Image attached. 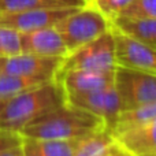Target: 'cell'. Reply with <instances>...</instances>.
I'll use <instances>...</instances> for the list:
<instances>
[{
  "instance_id": "cell-1",
  "label": "cell",
  "mask_w": 156,
  "mask_h": 156,
  "mask_svg": "<svg viewBox=\"0 0 156 156\" xmlns=\"http://www.w3.org/2000/svg\"><path fill=\"white\" fill-rule=\"evenodd\" d=\"M104 127V122L99 116L65 103L30 122L21 136L34 140L80 138Z\"/></svg>"
},
{
  "instance_id": "cell-2",
  "label": "cell",
  "mask_w": 156,
  "mask_h": 156,
  "mask_svg": "<svg viewBox=\"0 0 156 156\" xmlns=\"http://www.w3.org/2000/svg\"><path fill=\"white\" fill-rule=\"evenodd\" d=\"M66 103V96L56 78L7 100L0 114V130L18 133L43 114Z\"/></svg>"
},
{
  "instance_id": "cell-3",
  "label": "cell",
  "mask_w": 156,
  "mask_h": 156,
  "mask_svg": "<svg viewBox=\"0 0 156 156\" xmlns=\"http://www.w3.org/2000/svg\"><path fill=\"white\" fill-rule=\"evenodd\" d=\"M110 27L111 21L88 2L63 18L55 29L59 32L67 52H73L81 45L108 32Z\"/></svg>"
},
{
  "instance_id": "cell-4",
  "label": "cell",
  "mask_w": 156,
  "mask_h": 156,
  "mask_svg": "<svg viewBox=\"0 0 156 156\" xmlns=\"http://www.w3.org/2000/svg\"><path fill=\"white\" fill-rule=\"evenodd\" d=\"M115 67V44L110 27L108 32L69 52L62 59L56 77L73 70L114 71Z\"/></svg>"
},
{
  "instance_id": "cell-5",
  "label": "cell",
  "mask_w": 156,
  "mask_h": 156,
  "mask_svg": "<svg viewBox=\"0 0 156 156\" xmlns=\"http://www.w3.org/2000/svg\"><path fill=\"white\" fill-rule=\"evenodd\" d=\"M114 86L121 100V111L156 101V74L116 66Z\"/></svg>"
},
{
  "instance_id": "cell-6",
  "label": "cell",
  "mask_w": 156,
  "mask_h": 156,
  "mask_svg": "<svg viewBox=\"0 0 156 156\" xmlns=\"http://www.w3.org/2000/svg\"><path fill=\"white\" fill-rule=\"evenodd\" d=\"M118 67L156 74V47L144 44L111 26Z\"/></svg>"
},
{
  "instance_id": "cell-7",
  "label": "cell",
  "mask_w": 156,
  "mask_h": 156,
  "mask_svg": "<svg viewBox=\"0 0 156 156\" xmlns=\"http://www.w3.org/2000/svg\"><path fill=\"white\" fill-rule=\"evenodd\" d=\"M66 103L99 116L104 122L105 127L110 130L112 129L121 112V100L114 85L97 89L89 93L66 97Z\"/></svg>"
},
{
  "instance_id": "cell-8",
  "label": "cell",
  "mask_w": 156,
  "mask_h": 156,
  "mask_svg": "<svg viewBox=\"0 0 156 156\" xmlns=\"http://www.w3.org/2000/svg\"><path fill=\"white\" fill-rule=\"evenodd\" d=\"M62 59L63 58L18 52L15 55L0 58V73L54 80L56 78Z\"/></svg>"
},
{
  "instance_id": "cell-9",
  "label": "cell",
  "mask_w": 156,
  "mask_h": 156,
  "mask_svg": "<svg viewBox=\"0 0 156 156\" xmlns=\"http://www.w3.org/2000/svg\"><path fill=\"white\" fill-rule=\"evenodd\" d=\"M76 8H40V10L21 11V12L0 14V26L10 27L18 33L52 27L56 26Z\"/></svg>"
},
{
  "instance_id": "cell-10",
  "label": "cell",
  "mask_w": 156,
  "mask_h": 156,
  "mask_svg": "<svg viewBox=\"0 0 156 156\" xmlns=\"http://www.w3.org/2000/svg\"><path fill=\"white\" fill-rule=\"evenodd\" d=\"M19 40H21V52L55 58H65L69 54L55 26L19 33Z\"/></svg>"
},
{
  "instance_id": "cell-11",
  "label": "cell",
  "mask_w": 156,
  "mask_h": 156,
  "mask_svg": "<svg viewBox=\"0 0 156 156\" xmlns=\"http://www.w3.org/2000/svg\"><path fill=\"white\" fill-rule=\"evenodd\" d=\"M114 71L73 70L58 76L56 80L62 86L65 96L70 97L114 85Z\"/></svg>"
},
{
  "instance_id": "cell-12",
  "label": "cell",
  "mask_w": 156,
  "mask_h": 156,
  "mask_svg": "<svg viewBox=\"0 0 156 156\" xmlns=\"http://www.w3.org/2000/svg\"><path fill=\"white\" fill-rule=\"evenodd\" d=\"M115 138L133 156L156 155V119L121 133Z\"/></svg>"
},
{
  "instance_id": "cell-13",
  "label": "cell",
  "mask_w": 156,
  "mask_h": 156,
  "mask_svg": "<svg viewBox=\"0 0 156 156\" xmlns=\"http://www.w3.org/2000/svg\"><path fill=\"white\" fill-rule=\"evenodd\" d=\"M111 26L134 40L156 47V18L116 16L111 21Z\"/></svg>"
},
{
  "instance_id": "cell-14",
  "label": "cell",
  "mask_w": 156,
  "mask_h": 156,
  "mask_svg": "<svg viewBox=\"0 0 156 156\" xmlns=\"http://www.w3.org/2000/svg\"><path fill=\"white\" fill-rule=\"evenodd\" d=\"M154 119H156V101H151L147 104L137 105L134 108H130V110L121 111L111 132L115 137L121 133L127 132V130L137 127L140 125L148 123Z\"/></svg>"
},
{
  "instance_id": "cell-15",
  "label": "cell",
  "mask_w": 156,
  "mask_h": 156,
  "mask_svg": "<svg viewBox=\"0 0 156 156\" xmlns=\"http://www.w3.org/2000/svg\"><path fill=\"white\" fill-rule=\"evenodd\" d=\"M118 145L112 132L107 127L92 133L81 140L74 156H105Z\"/></svg>"
},
{
  "instance_id": "cell-16",
  "label": "cell",
  "mask_w": 156,
  "mask_h": 156,
  "mask_svg": "<svg viewBox=\"0 0 156 156\" xmlns=\"http://www.w3.org/2000/svg\"><path fill=\"white\" fill-rule=\"evenodd\" d=\"M88 0H0V14L21 12L40 8H76Z\"/></svg>"
},
{
  "instance_id": "cell-17",
  "label": "cell",
  "mask_w": 156,
  "mask_h": 156,
  "mask_svg": "<svg viewBox=\"0 0 156 156\" xmlns=\"http://www.w3.org/2000/svg\"><path fill=\"white\" fill-rule=\"evenodd\" d=\"M51 80L40 77H27V76H16V74L0 73V100H10L16 94L26 92L32 88L48 82Z\"/></svg>"
},
{
  "instance_id": "cell-18",
  "label": "cell",
  "mask_w": 156,
  "mask_h": 156,
  "mask_svg": "<svg viewBox=\"0 0 156 156\" xmlns=\"http://www.w3.org/2000/svg\"><path fill=\"white\" fill-rule=\"evenodd\" d=\"M80 138H55V140H37L43 156H74Z\"/></svg>"
},
{
  "instance_id": "cell-19",
  "label": "cell",
  "mask_w": 156,
  "mask_h": 156,
  "mask_svg": "<svg viewBox=\"0 0 156 156\" xmlns=\"http://www.w3.org/2000/svg\"><path fill=\"white\" fill-rule=\"evenodd\" d=\"M89 3L96 10H99L108 21H112L132 4L133 0H89Z\"/></svg>"
},
{
  "instance_id": "cell-20",
  "label": "cell",
  "mask_w": 156,
  "mask_h": 156,
  "mask_svg": "<svg viewBox=\"0 0 156 156\" xmlns=\"http://www.w3.org/2000/svg\"><path fill=\"white\" fill-rule=\"evenodd\" d=\"M21 52L19 33L14 29L0 26V58Z\"/></svg>"
},
{
  "instance_id": "cell-21",
  "label": "cell",
  "mask_w": 156,
  "mask_h": 156,
  "mask_svg": "<svg viewBox=\"0 0 156 156\" xmlns=\"http://www.w3.org/2000/svg\"><path fill=\"white\" fill-rule=\"evenodd\" d=\"M119 16L156 18V0H133V3Z\"/></svg>"
},
{
  "instance_id": "cell-22",
  "label": "cell",
  "mask_w": 156,
  "mask_h": 156,
  "mask_svg": "<svg viewBox=\"0 0 156 156\" xmlns=\"http://www.w3.org/2000/svg\"><path fill=\"white\" fill-rule=\"evenodd\" d=\"M23 137L18 133H10V132H3L0 130V151L7 149L10 147H15L22 144Z\"/></svg>"
},
{
  "instance_id": "cell-23",
  "label": "cell",
  "mask_w": 156,
  "mask_h": 156,
  "mask_svg": "<svg viewBox=\"0 0 156 156\" xmlns=\"http://www.w3.org/2000/svg\"><path fill=\"white\" fill-rule=\"evenodd\" d=\"M22 148H23V155L22 156H43V154H41V151H40L38 141L34 140V138L23 137Z\"/></svg>"
},
{
  "instance_id": "cell-24",
  "label": "cell",
  "mask_w": 156,
  "mask_h": 156,
  "mask_svg": "<svg viewBox=\"0 0 156 156\" xmlns=\"http://www.w3.org/2000/svg\"><path fill=\"white\" fill-rule=\"evenodd\" d=\"M23 155V148H22V144L15 147H10L7 149H3L0 151V156H22Z\"/></svg>"
},
{
  "instance_id": "cell-25",
  "label": "cell",
  "mask_w": 156,
  "mask_h": 156,
  "mask_svg": "<svg viewBox=\"0 0 156 156\" xmlns=\"http://www.w3.org/2000/svg\"><path fill=\"white\" fill-rule=\"evenodd\" d=\"M105 156H133V155L129 154L126 149H123V148H122V147L118 144V145H116L115 148H114L112 151L110 152V154H107Z\"/></svg>"
},
{
  "instance_id": "cell-26",
  "label": "cell",
  "mask_w": 156,
  "mask_h": 156,
  "mask_svg": "<svg viewBox=\"0 0 156 156\" xmlns=\"http://www.w3.org/2000/svg\"><path fill=\"white\" fill-rule=\"evenodd\" d=\"M4 104H5V101H4V100H0V114H2L3 108H4Z\"/></svg>"
},
{
  "instance_id": "cell-27",
  "label": "cell",
  "mask_w": 156,
  "mask_h": 156,
  "mask_svg": "<svg viewBox=\"0 0 156 156\" xmlns=\"http://www.w3.org/2000/svg\"><path fill=\"white\" fill-rule=\"evenodd\" d=\"M145 156H156V155H145Z\"/></svg>"
},
{
  "instance_id": "cell-28",
  "label": "cell",
  "mask_w": 156,
  "mask_h": 156,
  "mask_svg": "<svg viewBox=\"0 0 156 156\" xmlns=\"http://www.w3.org/2000/svg\"><path fill=\"white\" fill-rule=\"evenodd\" d=\"M88 2H89V0H88Z\"/></svg>"
}]
</instances>
